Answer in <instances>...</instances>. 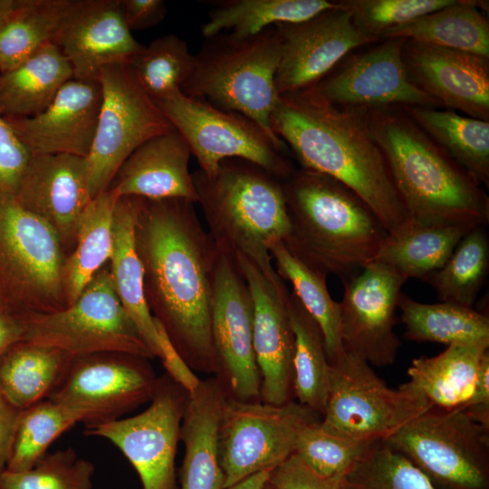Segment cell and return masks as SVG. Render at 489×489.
I'll return each instance as SVG.
<instances>
[{
  "mask_svg": "<svg viewBox=\"0 0 489 489\" xmlns=\"http://www.w3.org/2000/svg\"><path fill=\"white\" fill-rule=\"evenodd\" d=\"M135 241L152 316L192 370L213 376L211 306L219 249L195 203L142 198Z\"/></svg>",
  "mask_w": 489,
  "mask_h": 489,
  "instance_id": "cell-1",
  "label": "cell"
},
{
  "mask_svg": "<svg viewBox=\"0 0 489 489\" xmlns=\"http://www.w3.org/2000/svg\"><path fill=\"white\" fill-rule=\"evenodd\" d=\"M271 128L302 168L327 175L353 191L388 233L409 220L360 110L335 106L309 87L278 96Z\"/></svg>",
  "mask_w": 489,
  "mask_h": 489,
  "instance_id": "cell-2",
  "label": "cell"
},
{
  "mask_svg": "<svg viewBox=\"0 0 489 489\" xmlns=\"http://www.w3.org/2000/svg\"><path fill=\"white\" fill-rule=\"evenodd\" d=\"M380 148L410 221L473 229L489 221L482 184L398 108L359 110Z\"/></svg>",
  "mask_w": 489,
  "mask_h": 489,
  "instance_id": "cell-3",
  "label": "cell"
},
{
  "mask_svg": "<svg viewBox=\"0 0 489 489\" xmlns=\"http://www.w3.org/2000/svg\"><path fill=\"white\" fill-rule=\"evenodd\" d=\"M281 183L291 223L283 243L291 254L341 281L374 261L388 231L358 195L327 175L302 168Z\"/></svg>",
  "mask_w": 489,
  "mask_h": 489,
  "instance_id": "cell-4",
  "label": "cell"
},
{
  "mask_svg": "<svg viewBox=\"0 0 489 489\" xmlns=\"http://www.w3.org/2000/svg\"><path fill=\"white\" fill-rule=\"evenodd\" d=\"M208 233L217 247L274 268L269 249L290 234L281 180L250 161L223 160L216 173H192Z\"/></svg>",
  "mask_w": 489,
  "mask_h": 489,
  "instance_id": "cell-5",
  "label": "cell"
},
{
  "mask_svg": "<svg viewBox=\"0 0 489 489\" xmlns=\"http://www.w3.org/2000/svg\"><path fill=\"white\" fill-rule=\"evenodd\" d=\"M280 56L274 25L252 36L219 33L206 38L180 91L189 98L253 120L283 150L286 145L271 128L279 96L275 76Z\"/></svg>",
  "mask_w": 489,
  "mask_h": 489,
  "instance_id": "cell-6",
  "label": "cell"
},
{
  "mask_svg": "<svg viewBox=\"0 0 489 489\" xmlns=\"http://www.w3.org/2000/svg\"><path fill=\"white\" fill-rule=\"evenodd\" d=\"M64 250L43 220L0 192V301L21 315L67 307L62 271Z\"/></svg>",
  "mask_w": 489,
  "mask_h": 489,
  "instance_id": "cell-7",
  "label": "cell"
},
{
  "mask_svg": "<svg viewBox=\"0 0 489 489\" xmlns=\"http://www.w3.org/2000/svg\"><path fill=\"white\" fill-rule=\"evenodd\" d=\"M384 441L439 489H488L489 427L463 408H430Z\"/></svg>",
  "mask_w": 489,
  "mask_h": 489,
  "instance_id": "cell-8",
  "label": "cell"
},
{
  "mask_svg": "<svg viewBox=\"0 0 489 489\" xmlns=\"http://www.w3.org/2000/svg\"><path fill=\"white\" fill-rule=\"evenodd\" d=\"M24 340L60 349L73 358L97 353L154 358L115 292L109 266L66 308L26 315Z\"/></svg>",
  "mask_w": 489,
  "mask_h": 489,
  "instance_id": "cell-9",
  "label": "cell"
},
{
  "mask_svg": "<svg viewBox=\"0 0 489 489\" xmlns=\"http://www.w3.org/2000/svg\"><path fill=\"white\" fill-rule=\"evenodd\" d=\"M432 408L408 383L389 388L364 360L345 351L330 365V385L321 426L338 436L384 440Z\"/></svg>",
  "mask_w": 489,
  "mask_h": 489,
  "instance_id": "cell-10",
  "label": "cell"
},
{
  "mask_svg": "<svg viewBox=\"0 0 489 489\" xmlns=\"http://www.w3.org/2000/svg\"><path fill=\"white\" fill-rule=\"evenodd\" d=\"M185 139L206 175L227 158H241L283 180L295 169L268 134L253 120L189 98L180 90L155 101Z\"/></svg>",
  "mask_w": 489,
  "mask_h": 489,
  "instance_id": "cell-11",
  "label": "cell"
},
{
  "mask_svg": "<svg viewBox=\"0 0 489 489\" xmlns=\"http://www.w3.org/2000/svg\"><path fill=\"white\" fill-rule=\"evenodd\" d=\"M101 104L95 136L85 158L94 198L106 191L125 159L149 139L174 130L127 64L106 66L98 80Z\"/></svg>",
  "mask_w": 489,
  "mask_h": 489,
  "instance_id": "cell-12",
  "label": "cell"
},
{
  "mask_svg": "<svg viewBox=\"0 0 489 489\" xmlns=\"http://www.w3.org/2000/svg\"><path fill=\"white\" fill-rule=\"evenodd\" d=\"M320 416L296 400L273 405L227 398L218 428L224 489L283 463L294 453L302 429Z\"/></svg>",
  "mask_w": 489,
  "mask_h": 489,
  "instance_id": "cell-13",
  "label": "cell"
},
{
  "mask_svg": "<svg viewBox=\"0 0 489 489\" xmlns=\"http://www.w3.org/2000/svg\"><path fill=\"white\" fill-rule=\"evenodd\" d=\"M188 394L168 374L149 406L127 418L88 423L84 433L114 444L137 471L142 489H177L175 458Z\"/></svg>",
  "mask_w": 489,
  "mask_h": 489,
  "instance_id": "cell-14",
  "label": "cell"
},
{
  "mask_svg": "<svg viewBox=\"0 0 489 489\" xmlns=\"http://www.w3.org/2000/svg\"><path fill=\"white\" fill-rule=\"evenodd\" d=\"M219 249V248H218ZM213 377L229 399L261 401V377L254 348V304L232 254L219 249L211 306Z\"/></svg>",
  "mask_w": 489,
  "mask_h": 489,
  "instance_id": "cell-15",
  "label": "cell"
},
{
  "mask_svg": "<svg viewBox=\"0 0 489 489\" xmlns=\"http://www.w3.org/2000/svg\"><path fill=\"white\" fill-rule=\"evenodd\" d=\"M147 360L124 353L74 358L48 398L81 410L87 424L119 418L152 398L158 378Z\"/></svg>",
  "mask_w": 489,
  "mask_h": 489,
  "instance_id": "cell-16",
  "label": "cell"
},
{
  "mask_svg": "<svg viewBox=\"0 0 489 489\" xmlns=\"http://www.w3.org/2000/svg\"><path fill=\"white\" fill-rule=\"evenodd\" d=\"M406 39L388 38L350 56L312 86L328 102L346 109L424 107L441 104L410 79L403 60Z\"/></svg>",
  "mask_w": 489,
  "mask_h": 489,
  "instance_id": "cell-17",
  "label": "cell"
},
{
  "mask_svg": "<svg viewBox=\"0 0 489 489\" xmlns=\"http://www.w3.org/2000/svg\"><path fill=\"white\" fill-rule=\"evenodd\" d=\"M407 281L376 261L342 281L340 332L346 352L373 366L394 363L401 345L394 332L396 309Z\"/></svg>",
  "mask_w": 489,
  "mask_h": 489,
  "instance_id": "cell-18",
  "label": "cell"
},
{
  "mask_svg": "<svg viewBox=\"0 0 489 489\" xmlns=\"http://www.w3.org/2000/svg\"><path fill=\"white\" fill-rule=\"evenodd\" d=\"M254 304V348L261 377V401L283 405L294 400V334L286 305L289 292L275 270L265 272L242 254L233 255Z\"/></svg>",
  "mask_w": 489,
  "mask_h": 489,
  "instance_id": "cell-19",
  "label": "cell"
},
{
  "mask_svg": "<svg viewBox=\"0 0 489 489\" xmlns=\"http://www.w3.org/2000/svg\"><path fill=\"white\" fill-rule=\"evenodd\" d=\"M309 20L274 25L281 56L275 76L278 95L315 85L357 47L372 43L338 1Z\"/></svg>",
  "mask_w": 489,
  "mask_h": 489,
  "instance_id": "cell-20",
  "label": "cell"
},
{
  "mask_svg": "<svg viewBox=\"0 0 489 489\" xmlns=\"http://www.w3.org/2000/svg\"><path fill=\"white\" fill-rule=\"evenodd\" d=\"M73 78L97 81L106 66L129 65L143 50L127 26L120 0H74L53 42Z\"/></svg>",
  "mask_w": 489,
  "mask_h": 489,
  "instance_id": "cell-21",
  "label": "cell"
},
{
  "mask_svg": "<svg viewBox=\"0 0 489 489\" xmlns=\"http://www.w3.org/2000/svg\"><path fill=\"white\" fill-rule=\"evenodd\" d=\"M14 197L53 229L63 250L73 246L80 218L93 199L85 158L32 155Z\"/></svg>",
  "mask_w": 489,
  "mask_h": 489,
  "instance_id": "cell-22",
  "label": "cell"
},
{
  "mask_svg": "<svg viewBox=\"0 0 489 489\" xmlns=\"http://www.w3.org/2000/svg\"><path fill=\"white\" fill-rule=\"evenodd\" d=\"M403 60L411 81L447 110L489 120V58L406 40Z\"/></svg>",
  "mask_w": 489,
  "mask_h": 489,
  "instance_id": "cell-23",
  "label": "cell"
},
{
  "mask_svg": "<svg viewBox=\"0 0 489 489\" xmlns=\"http://www.w3.org/2000/svg\"><path fill=\"white\" fill-rule=\"evenodd\" d=\"M101 104L98 81L72 79L42 112L5 118L31 155L68 154L86 158L91 149Z\"/></svg>",
  "mask_w": 489,
  "mask_h": 489,
  "instance_id": "cell-24",
  "label": "cell"
},
{
  "mask_svg": "<svg viewBox=\"0 0 489 489\" xmlns=\"http://www.w3.org/2000/svg\"><path fill=\"white\" fill-rule=\"evenodd\" d=\"M191 155L176 129L153 137L125 159L108 189L119 198H181L196 204L197 196L189 171Z\"/></svg>",
  "mask_w": 489,
  "mask_h": 489,
  "instance_id": "cell-25",
  "label": "cell"
},
{
  "mask_svg": "<svg viewBox=\"0 0 489 489\" xmlns=\"http://www.w3.org/2000/svg\"><path fill=\"white\" fill-rule=\"evenodd\" d=\"M227 398L210 376L187 399L180 428L184 459L180 489H224L219 462L218 428Z\"/></svg>",
  "mask_w": 489,
  "mask_h": 489,
  "instance_id": "cell-26",
  "label": "cell"
},
{
  "mask_svg": "<svg viewBox=\"0 0 489 489\" xmlns=\"http://www.w3.org/2000/svg\"><path fill=\"white\" fill-rule=\"evenodd\" d=\"M142 198L123 197L117 201L113 223V250L110 272L115 292L154 358L160 348L154 317L144 292V270L136 247L135 224Z\"/></svg>",
  "mask_w": 489,
  "mask_h": 489,
  "instance_id": "cell-27",
  "label": "cell"
},
{
  "mask_svg": "<svg viewBox=\"0 0 489 489\" xmlns=\"http://www.w3.org/2000/svg\"><path fill=\"white\" fill-rule=\"evenodd\" d=\"M488 348L489 340L453 343L436 356L414 359L407 383L420 392L432 408H460L472 395Z\"/></svg>",
  "mask_w": 489,
  "mask_h": 489,
  "instance_id": "cell-28",
  "label": "cell"
},
{
  "mask_svg": "<svg viewBox=\"0 0 489 489\" xmlns=\"http://www.w3.org/2000/svg\"><path fill=\"white\" fill-rule=\"evenodd\" d=\"M73 79L71 63L50 43L16 67L0 73V115L27 118L45 110Z\"/></svg>",
  "mask_w": 489,
  "mask_h": 489,
  "instance_id": "cell-29",
  "label": "cell"
},
{
  "mask_svg": "<svg viewBox=\"0 0 489 489\" xmlns=\"http://www.w3.org/2000/svg\"><path fill=\"white\" fill-rule=\"evenodd\" d=\"M73 359L54 347L17 341L0 358V395L16 409H26L50 397Z\"/></svg>",
  "mask_w": 489,
  "mask_h": 489,
  "instance_id": "cell-30",
  "label": "cell"
},
{
  "mask_svg": "<svg viewBox=\"0 0 489 489\" xmlns=\"http://www.w3.org/2000/svg\"><path fill=\"white\" fill-rule=\"evenodd\" d=\"M470 228L453 225H423L408 220L388 233L374 261L407 280L426 276L446 263Z\"/></svg>",
  "mask_w": 489,
  "mask_h": 489,
  "instance_id": "cell-31",
  "label": "cell"
},
{
  "mask_svg": "<svg viewBox=\"0 0 489 489\" xmlns=\"http://www.w3.org/2000/svg\"><path fill=\"white\" fill-rule=\"evenodd\" d=\"M488 4L455 0L430 14L388 31L381 40L403 38L467 52L489 58Z\"/></svg>",
  "mask_w": 489,
  "mask_h": 489,
  "instance_id": "cell-32",
  "label": "cell"
},
{
  "mask_svg": "<svg viewBox=\"0 0 489 489\" xmlns=\"http://www.w3.org/2000/svg\"><path fill=\"white\" fill-rule=\"evenodd\" d=\"M110 189L95 197L82 213L74 249L65 257L62 282L67 306L72 304L112 254L115 206Z\"/></svg>",
  "mask_w": 489,
  "mask_h": 489,
  "instance_id": "cell-33",
  "label": "cell"
},
{
  "mask_svg": "<svg viewBox=\"0 0 489 489\" xmlns=\"http://www.w3.org/2000/svg\"><path fill=\"white\" fill-rule=\"evenodd\" d=\"M409 117L482 186H489V120L452 110L404 108Z\"/></svg>",
  "mask_w": 489,
  "mask_h": 489,
  "instance_id": "cell-34",
  "label": "cell"
},
{
  "mask_svg": "<svg viewBox=\"0 0 489 489\" xmlns=\"http://www.w3.org/2000/svg\"><path fill=\"white\" fill-rule=\"evenodd\" d=\"M212 5L201 28L205 38L223 32L252 36L277 24L309 20L337 5L327 0H224Z\"/></svg>",
  "mask_w": 489,
  "mask_h": 489,
  "instance_id": "cell-35",
  "label": "cell"
},
{
  "mask_svg": "<svg viewBox=\"0 0 489 489\" xmlns=\"http://www.w3.org/2000/svg\"><path fill=\"white\" fill-rule=\"evenodd\" d=\"M398 308L405 326L403 337L408 340L447 345L489 340V317L473 307L445 302L422 303L401 292Z\"/></svg>",
  "mask_w": 489,
  "mask_h": 489,
  "instance_id": "cell-36",
  "label": "cell"
},
{
  "mask_svg": "<svg viewBox=\"0 0 489 489\" xmlns=\"http://www.w3.org/2000/svg\"><path fill=\"white\" fill-rule=\"evenodd\" d=\"M269 253L278 275L292 286V293L320 327L328 361L336 362L345 350L340 332V305L328 290L327 276L296 258L283 242L272 245Z\"/></svg>",
  "mask_w": 489,
  "mask_h": 489,
  "instance_id": "cell-37",
  "label": "cell"
},
{
  "mask_svg": "<svg viewBox=\"0 0 489 489\" xmlns=\"http://www.w3.org/2000/svg\"><path fill=\"white\" fill-rule=\"evenodd\" d=\"M74 0H18L0 24V73L54 42Z\"/></svg>",
  "mask_w": 489,
  "mask_h": 489,
  "instance_id": "cell-38",
  "label": "cell"
},
{
  "mask_svg": "<svg viewBox=\"0 0 489 489\" xmlns=\"http://www.w3.org/2000/svg\"><path fill=\"white\" fill-rule=\"evenodd\" d=\"M286 305L295 342L294 400L322 417L330 385V363L323 336L318 324L290 291L286 296Z\"/></svg>",
  "mask_w": 489,
  "mask_h": 489,
  "instance_id": "cell-39",
  "label": "cell"
},
{
  "mask_svg": "<svg viewBox=\"0 0 489 489\" xmlns=\"http://www.w3.org/2000/svg\"><path fill=\"white\" fill-rule=\"evenodd\" d=\"M489 270V238L485 226L465 235L446 263L426 276L441 302L472 307L486 282Z\"/></svg>",
  "mask_w": 489,
  "mask_h": 489,
  "instance_id": "cell-40",
  "label": "cell"
},
{
  "mask_svg": "<svg viewBox=\"0 0 489 489\" xmlns=\"http://www.w3.org/2000/svg\"><path fill=\"white\" fill-rule=\"evenodd\" d=\"M81 421H86L81 410L50 398L22 410L6 470L32 467L62 433Z\"/></svg>",
  "mask_w": 489,
  "mask_h": 489,
  "instance_id": "cell-41",
  "label": "cell"
},
{
  "mask_svg": "<svg viewBox=\"0 0 489 489\" xmlns=\"http://www.w3.org/2000/svg\"><path fill=\"white\" fill-rule=\"evenodd\" d=\"M195 54L174 34L154 39L129 64L138 82L154 101L179 91L191 75Z\"/></svg>",
  "mask_w": 489,
  "mask_h": 489,
  "instance_id": "cell-42",
  "label": "cell"
},
{
  "mask_svg": "<svg viewBox=\"0 0 489 489\" xmlns=\"http://www.w3.org/2000/svg\"><path fill=\"white\" fill-rule=\"evenodd\" d=\"M343 489H439L408 457L375 441L343 476Z\"/></svg>",
  "mask_w": 489,
  "mask_h": 489,
  "instance_id": "cell-43",
  "label": "cell"
},
{
  "mask_svg": "<svg viewBox=\"0 0 489 489\" xmlns=\"http://www.w3.org/2000/svg\"><path fill=\"white\" fill-rule=\"evenodd\" d=\"M93 465L72 448L45 454L32 467L0 474V489H91Z\"/></svg>",
  "mask_w": 489,
  "mask_h": 489,
  "instance_id": "cell-44",
  "label": "cell"
},
{
  "mask_svg": "<svg viewBox=\"0 0 489 489\" xmlns=\"http://www.w3.org/2000/svg\"><path fill=\"white\" fill-rule=\"evenodd\" d=\"M375 441H361L338 436L325 429L321 420L300 433L294 454L319 475L343 477Z\"/></svg>",
  "mask_w": 489,
  "mask_h": 489,
  "instance_id": "cell-45",
  "label": "cell"
},
{
  "mask_svg": "<svg viewBox=\"0 0 489 489\" xmlns=\"http://www.w3.org/2000/svg\"><path fill=\"white\" fill-rule=\"evenodd\" d=\"M357 29L373 43L389 30L452 5L455 0H341Z\"/></svg>",
  "mask_w": 489,
  "mask_h": 489,
  "instance_id": "cell-46",
  "label": "cell"
},
{
  "mask_svg": "<svg viewBox=\"0 0 489 489\" xmlns=\"http://www.w3.org/2000/svg\"><path fill=\"white\" fill-rule=\"evenodd\" d=\"M31 153L0 115V192L14 196Z\"/></svg>",
  "mask_w": 489,
  "mask_h": 489,
  "instance_id": "cell-47",
  "label": "cell"
},
{
  "mask_svg": "<svg viewBox=\"0 0 489 489\" xmlns=\"http://www.w3.org/2000/svg\"><path fill=\"white\" fill-rule=\"evenodd\" d=\"M342 478L319 475L293 453L271 471L269 484L274 489H343Z\"/></svg>",
  "mask_w": 489,
  "mask_h": 489,
  "instance_id": "cell-48",
  "label": "cell"
},
{
  "mask_svg": "<svg viewBox=\"0 0 489 489\" xmlns=\"http://www.w3.org/2000/svg\"><path fill=\"white\" fill-rule=\"evenodd\" d=\"M155 320V319H154ZM158 335L159 359L168 374L187 393L192 394L199 387L201 380L194 370L185 362L169 340L162 326L155 320Z\"/></svg>",
  "mask_w": 489,
  "mask_h": 489,
  "instance_id": "cell-49",
  "label": "cell"
},
{
  "mask_svg": "<svg viewBox=\"0 0 489 489\" xmlns=\"http://www.w3.org/2000/svg\"><path fill=\"white\" fill-rule=\"evenodd\" d=\"M123 17L130 31L145 30L159 24L166 17L162 0H120Z\"/></svg>",
  "mask_w": 489,
  "mask_h": 489,
  "instance_id": "cell-50",
  "label": "cell"
},
{
  "mask_svg": "<svg viewBox=\"0 0 489 489\" xmlns=\"http://www.w3.org/2000/svg\"><path fill=\"white\" fill-rule=\"evenodd\" d=\"M460 408L476 422L489 427V350L481 360L472 395Z\"/></svg>",
  "mask_w": 489,
  "mask_h": 489,
  "instance_id": "cell-51",
  "label": "cell"
},
{
  "mask_svg": "<svg viewBox=\"0 0 489 489\" xmlns=\"http://www.w3.org/2000/svg\"><path fill=\"white\" fill-rule=\"evenodd\" d=\"M21 410L0 395V474L6 469Z\"/></svg>",
  "mask_w": 489,
  "mask_h": 489,
  "instance_id": "cell-52",
  "label": "cell"
},
{
  "mask_svg": "<svg viewBox=\"0 0 489 489\" xmlns=\"http://www.w3.org/2000/svg\"><path fill=\"white\" fill-rule=\"evenodd\" d=\"M25 316L0 308V358L14 343L23 340Z\"/></svg>",
  "mask_w": 489,
  "mask_h": 489,
  "instance_id": "cell-53",
  "label": "cell"
},
{
  "mask_svg": "<svg viewBox=\"0 0 489 489\" xmlns=\"http://www.w3.org/2000/svg\"><path fill=\"white\" fill-rule=\"evenodd\" d=\"M271 471L259 472L225 489H264L269 481Z\"/></svg>",
  "mask_w": 489,
  "mask_h": 489,
  "instance_id": "cell-54",
  "label": "cell"
},
{
  "mask_svg": "<svg viewBox=\"0 0 489 489\" xmlns=\"http://www.w3.org/2000/svg\"><path fill=\"white\" fill-rule=\"evenodd\" d=\"M18 0H0V24L14 12Z\"/></svg>",
  "mask_w": 489,
  "mask_h": 489,
  "instance_id": "cell-55",
  "label": "cell"
},
{
  "mask_svg": "<svg viewBox=\"0 0 489 489\" xmlns=\"http://www.w3.org/2000/svg\"><path fill=\"white\" fill-rule=\"evenodd\" d=\"M264 489H274V488L269 484V481H268L267 484L265 485Z\"/></svg>",
  "mask_w": 489,
  "mask_h": 489,
  "instance_id": "cell-56",
  "label": "cell"
},
{
  "mask_svg": "<svg viewBox=\"0 0 489 489\" xmlns=\"http://www.w3.org/2000/svg\"><path fill=\"white\" fill-rule=\"evenodd\" d=\"M0 308H4V309H6L4 304L2 303V302L0 301ZM8 310V309H7Z\"/></svg>",
  "mask_w": 489,
  "mask_h": 489,
  "instance_id": "cell-57",
  "label": "cell"
}]
</instances>
